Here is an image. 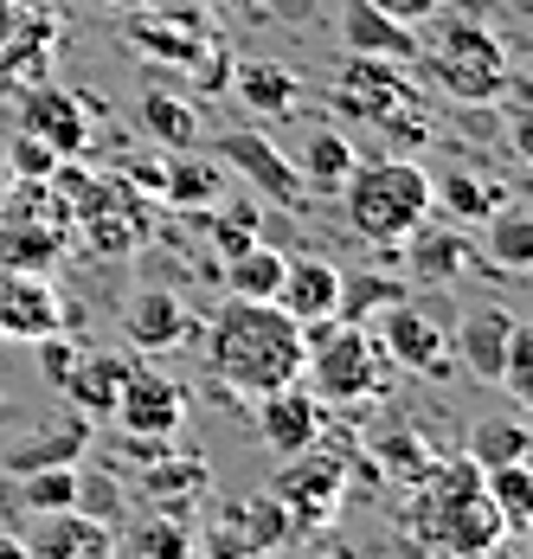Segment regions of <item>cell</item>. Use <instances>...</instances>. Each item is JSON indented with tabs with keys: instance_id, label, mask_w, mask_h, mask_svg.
Masks as SVG:
<instances>
[{
	"instance_id": "cell-1",
	"label": "cell",
	"mask_w": 533,
	"mask_h": 559,
	"mask_svg": "<svg viewBox=\"0 0 533 559\" xmlns=\"http://www.w3.org/2000/svg\"><path fill=\"white\" fill-rule=\"evenodd\" d=\"M206 367L225 386L264 399V392L303 380V322L283 302L232 296L213 316V329H206Z\"/></svg>"
},
{
	"instance_id": "cell-2",
	"label": "cell",
	"mask_w": 533,
	"mask_h": 559,
	"mask_svg": "<svg viewBox=\"0 0 533 559\" xmlns=\"http://www.w3.org/2000/svg\"><path fill=\"white\" fill-rule=\"evenodd\" d=\"M405 496H412V502H405V534H412L418 547H437V554H450V559H482L508 540L501 508L488 502L482 469L470 456L430 463Z\"/></svg>"
},
{
	"instance_id": "cell-3",
	"label": "cell",
	"mask_w": 533,
	"mask_h": 559,
	"mask_svg": "<svg viewBox=\"0 0 533 559\" xmlns=\"http://www.w3.org/2000/svg\"><path fill=\"white\" fill-rule=\"evenodd\" d=\"M341 213L367 245H405V231L430 219V174L405 155L354 162V174L341 180Z\"/></svg>"
},
{
	"instance_id": "cell-4",
	"label": "cell",
	"mask_w": 533,
	"mask_h": 559,
	"mask_svg": "<svg viewBox=\"0 0 533 559\" xmlns=\"http://www.w3.org/2000/svg\"><path fill=\"white\" fill-rule=\"evenodd\" d=\"M303 373L321 405H374L392 386V360L379 335H367L360 322H309L303 329Z\"/></svg>"
},
{
	"instance_id": "cell-5",
	"label": "cell",
	"mask_w": 533,
	"mask_h": 559,
	"mask_svg": "<svg viewBox=\"0 0 533 559\" xmlns=\"http://www.w3.org/2000/svg\"><path fill=\"white\" fill-rule=\"evenodd\" d=\"M418 64H425L430 84L443 97H457V104H495L508 91V46L476 20H450L430 46H418Z\"/></svg>"
},
{
	"instance_id": "cell-6",
	"label": "cell",
	"mask_w": 533,
	"mask_h": 559,
	"mask_svg": "<svg viewBox=\"0 0 533 559\" xmlns=\"http://www.w3.org/2000/svg\"><path fill=\"white\" fill-rule=\"evenodd\" d=\"M270 496L289 508L296 527H328V521L341 514V502H347V456H341V450H321V444L283 456Z\"/></svg>"
},
{
	"instance_id": "cell-7",
	"label": "cell",
	"mask_w": 533,
	"mask_h": 559,
	"mask_svg": "<svg viewBox=\"0 0 533 559\" xmlns=\"http://www.w3.org/2000/svg\"><path fill=\"white\" fill-rule=\"evenodd\" d=\"M341 97V110L360 116V122H386V129H399L405 116L418 110V91L399 78V64L392 58H367V52H347V64H341V84H334Z\"/></svg>"
},
{
	"instance_id": "cell-8",
	"label": "cell",
	"mask_w": 533,
	"mask_h": 559,
	"mask_svg": "<svg viewBox=\"0 0 533 559\" xmlns=\"http://www.w3.org/2000/svg\"><path fill=\"white\" fill-rule=\"evenodd\" d=\"M109 418L122 425V438H161V444H174V431L187 425V386L155 373V367H129Z\"/></svg>"
},
{
	"instance_id": "cell-9",
	"label": "cell",
	"mask_w": 533,
	"mask_h": 559,
	"mask_svg": "<svg viewBox=\"0 0 533 559\" xmlns=\"http://www.w3.org/2000/svg\"><path fill=\"white\" fill-rule=\"evenodd\" d=\"M379 347H386V360L405 367V373H443V367H450V335H443L437 309L412 302V296H392V302L379 309Z\"/></svg>"
},
{
	"instance_id": "cell-10",
	"label": "cell",
	"mask_w": 533,
	"mask_h": 559,
	"mask_svg": "<svg viewBox=\"0 0 533 559\" xmlns=\"http://www.w3.org/2000/svg\"><path fill=\"white\" fill-rule=\"evenodd\" d=\"M218 148H225V162L245 174L264 200H276V206H309V180L296 174V162H289L270 135H258V129H232V135H218Z\"/></svg>"
},
{
	"instance_id": "cell-11",
	"label": "cell",
	"mask_w": 533,
	"mask_h": 559,
	"mask_svg": "<svg viewBox=\"0 0 533 559\" xmlns=\"http://www.w3.org/2000/svg\"><path fill=\"white\" fill-rule=\"evenodd\" d=\"M20 129L26 135H39L52 155H84V142H91V116L84 104L71 97V91H58V84H26L20 91Z\"/></svg>"
},
{
	"instance_id": "cell-12",
	"label": "cell",
	"mask_w": 533,
	"mask_h": 559,
	"mask_svg": "<svg viewBox=\"0 0 533 559\" xmlns=\"http://www.w3.org/2000/svg\"><path fill=\"white\" fill-rule=\"evenodd\" d=\"M258 431H264V444L276 456H296V450L321 444V431H328V405H321L309 386H276L264 392V405H258Z\"/></svg>"
},
{
	"instance_id": "cell-13",
	"label": "cell",
	"mask_w": 533,
	"mask_h": 559,
	"mask_svg": "<svg viewBox=\"0 0 533 559\" xmlns=\"http://www.w3.org/2000/svg\"><path fill=\"white\" fill-rule=\"evenodd\" d=\"M20 547L39 559H104V554H116V527L97 521V514H84V508H46Z\"/></svg>"
},
{
	"instance_id": "cell-14",
	"label": "cell",
	"mask_w": 533,
	"mask_h": 559,
	"mask_svg": "<svg viewBox=\"0 0 533 559\" xmlns=\"http://www.w3.org/2000/svg\"><path fill=\"white\" fill-rule=\"evenodd\" d=\"M64 329V302L46 271H0V335L39 341Z\"/></svg>"
},
{
	"instance_id": "cell-15",
	"label": "cell",
	"mask_w": 533,
	"mask_h": 559,
	"mask_svg": "<svg viewBox=\"0 0 533 559\" xmlns=\"http://www.w3.org/2000/svg\"><path fill=\"white\" fill-rule=\"evenodd\" d=\"M341 39H347V52L392 58V64H418V46H425L412 20L379 13L374 0H347V7H341Z\"/></svg>"
},
{
	"instance_id": "cell-16",
	"label": "cell",
	"mask_w": 533,
	"mask_h": 559,
	"mask_svg": "<svg viewBox=\"0 0 533 559\" xmlns=\"http://www.w3.org/2000/svg\"><path fill=\"white\" fill-rule=\"evenodd\" d=\"M405 264H412L418 283L443 289V283H457L476 264V238L463 225H418V231H405Z\"/></svg>"
},
{
	"instance_id": "cell-17",
	"label": "cell",
	"mask_w": 533,
	"mask_h": 559,
	"mask_svg": "<svg viewBox=\"0 0 533 559\" xmlns=\"http://www.w3.org/2000/svg\"><path fill=\"white\" fill-rule=\"evenodd\" d=\"M276 302L309 329V322H334L341 309V271L328 258H289L283 264V283H276Z\"/></svg>"
},
{
	"instance_id": "cell-18",
	"label": "cell",
	"mask_w": 533,
	"mask_h": 559,
	"mask_svg": "<svg viewBox=\"0 0 533 559\" xmlns=\"http://www.w3.org/2000/svg\"><path fill=\"white\" fill-rule=\"evenodd\" d=\"M514 322H521V316H508V309L482 302V309H470V316L457 322L450 354H457L476 380H501V360H508V335H514Z\"/></svg>"
},
{
	"instance_id": "cell-19",
	"label": "cell",
	"mask_w": 533,
	"mask_h": 559,
	"mask_svg": "<svg viewBox=\"0 0 533 559\" xmlns=\"http://www.w3.org/2000/svg\"><path fill=\"white\" fill-rule=\"evenodd\" d=\"M122 335H129V347H142V354L174 347V341L187 335V309H180V296H174V289H135L129 309H122Z\"/></svg>"
},
{
	"instance_id": "cell-20",
	"label": "cell",
	"mask_w": 533,
	"mask_h": 559,
	"mask_svg": "<svg viewBox=\"0 0 533 559\" xmlns=\"http://www.w3.org/2000/svg\"><path fill=\"white\" fill-rule=\"evenodd\" d=\"M129 367H135L129 354H78L58 392H64L84 418H109V405H116V392L129 380Z\"/></svg>"
},
{
	"instance_id": "cell-21",
	"label": "cell",
	"mask_w": 533,
	"mask_h": 559,
	"mask_svg": "<svg viewBox=\"0 0 533 559\" xmlns=\"http://www.w3.org/2000/svg\"><path fill=\"white\" fill-rule=\"evenodd\" d=\"M91 450V418L78 412V418H58L46 431H33V438H20V444L7 450V469L13 476H26V469H52V463H78Z\"/></svg>"
},
{
	"instance_id": "cell-22",
	"label": "cell",
	"mask_w": 533,
	"mask_h": 559,
	"mask_svg": "<svg viewBox=\"0 0 533 559\" xmlns=\"http://www.w3.org/2000/svg\"><path fill=\"white\" fill-rule=\"evenodd\" d=\"M161 200L180 206V213H206V206L225 200V168H218V162H200V155H187V148H174V162L161 168Z\"/></svg>"
},
{
	"instance_id": "cell-23",
	"label": "cell",
	"mask_w": 533,
	"mask_h": 559,
	"mask_svg": "<svg viewBox=\"0 0 533 559\" xmlns=\"http://www.w3.org/2000/svg\"><path fill=\"white\" fill-rule=\"evenodd\" d=\"M482 225H488V231H482V251H488L501 271H533V213L521 200H501Z\"/></svg>"
},
{
	"instance_id": "cell-24",
	"label": "cell",
	"mask_w": 533,
	"mask_h": 559,
	"mask_svg": "<svg viewBox=\"0 0 533 559\" xmlns=\"http://www.w3.org/2000/svg\"><path fill=\"white\" fill-rule=\"evenodd\" d=\"M501 200H508V193H501L495 180L463 174V168H457V174H437V180H430V206H443L457 225H482L495 206H501Z\"/></svg>"
},
{
	"instance_id": "cell-25",
	"label": "cell",
	"mask_w": 533,
	"mask_h": 559,
	"mask_svg": "<svg viewBox=\"0 0 533 559\" xmlns=\"http://www.w3.org/2000/svg\"><path fill=\"white\" fill-rule=\"evenodd\" d=\"M206 489V463H193V456H149L142 463V496L149 508H174V514H187V502Z\"/></svg>"
},
{
	"instance_id": "cell-26",
	"label": "cell",
	"mask_w": 533,
	"mask_h": 559,
	"mask_svg": "<svg viewBox=\"0 0 533 559\" xmlns=\"http://www.w3.org/2000/svg\"><path fill=\"white\" fill-rule=\"evenodd\" d=\"M528 450H533L528 418H521V412H495V418H482L476 431H470L463 456H470L476 469H501V463H514V456H528Z\"/></svg>"
},
{
	"instance_id": "cell-27",
	"label": "cell",
	"mask_w": 533,
	"mask_h": 559,
	"mask_svg": "<svg viewBox=\"0 0 533 559\" xmlns=\"http://www.w3.org/2000/svg\"><path fill=\"white\" fill-rule=\"evenodd\" d=\"M482 489H488V502L501 508V527L521 540L533 527V469L528 456H514V463H501V469H482Z\"/></svg>"
},
{
	"instance_id": "cell-28",
	"label": "cell",
	"mask_w": 533,
	"mask_h": 559,
	"mask_svg": "<svg viewBox=\"0 0 533 559\" xmlns=\"http://www.w3.org/2000/svg\"><path fill=\"white\" fill-rule=\"evenodd\" d=\"M135 116H142V129L155 135L161 148H193L200 142V110L187 97H174V91H142Z\"/></svg>"
},
{
	"instance_id": "cell-29",
	"label": "cell",
	"mask_w": 533,
	"mask_h": 559,
	"mask_svg": "<svg viewBox=\"0 0 533 559\" xmlns=\"http://www.w3.org/2000/svg\"><path fill=\"white\" fill-rule=\"evenodd\" d=\"M283 264H289V258L258 238V245H245L238 258H225V289H232V296H251V302H276Z\"/></svg>"
},
{
	"instance_id": "cell-30",
	"label": "cell",
	"mask_w": 533,
	"mask_h": 559,
	"mask_svg": "<svg viewBox=\"0 0 533 559\" xmlns=\"http://www.w3.org/2000/svg\"><path fill=\"white\" fill-rule=\"evenodd\" d=\"M238 97H245L251 110H264V116H289L296 110V97H303V84H296L289 64L251 58V64H238Z\"/></svg>"
},
{
	"instance_id": "cell-31",
	"label": "cell",
	"mask_w": 533,
	"mask_h": 559,
	"mask_svg": "<svg viewBox=\"0 0 533 559\" xmlns=\"http://www.w3.org/2000/svg\"><path fill=\"white\" fill-rule=\"evenodd\" d=\"M116 547H122V554H149V559H187L193 547H200V534H193L174 508H155L142 527L116 534Z\"/></svg>"
},
{
	"instance_id": "cell-32",
	"label": "cell",
	"mask_w": 533,
	"mask_h": 559,
	"mask_svg": "<svg viewBox=\"0 0 533 559\" xmlns=\"http://www.w3.org/2000/svg\"><path fill=\"white\" fill-rule=\"evenodd\" d=\"M232 514H238V534H232L225 547H251V554H270V547L296 540V521H289V508L276 502V496H251V502H238Z\"/></svg>"
},
{
	"instance_id": "cell-33",
	"label": "cell",
	"mask_w": 533,
	"mask_h": 559,
	"mask_svg": "<svg viewBox=\"0 0 533 559\" xmlns=\"http://www.w3.org/2000/svg\"><path fill=\"white\" fill-rule=\"evenodd\" d=\"M296 174H303L309 187H334V193H341V180L354 174V142H347L341 129H316V135L303 142V155H296Z\"/></svg>"
},
{
	"instance_id": "cell-34",
	"label": "cell",
	"mask_w": 533,
	"mask_h": 559,
	"mask_svg": "<svg viewBox=\"0 0 533 559\" xmlns=\"http://www.w3.org/2000/svg\"><path fill=\"white\" fill-rule=\"evenodd\" d=\"M367 450L379 456V476H386L392 489H412V483L425 476L430 463H437V456H430V444L418 438V431H379Z\"/></svg>"
},
{
	"instance_id": "cell-35",
	"label": "cell",
	"mask_w": 533,
	"mask_h": 559,
	"mask_svg": "<svg viewBox=\"0 0 533 559\" xmlns=\"http://www.w3.org/2000/svg\"><path fill=\"white\" fill-rule=\"evenodd\" d=\"M20 508H33V514H46V508H78V463L26 469V476H20Z\"/></svg>"
},
{
	"instance_id": "cell-36",
	"label": "cell",
	"mask_w": 533,
	"mask_h": 559,
	"mask_svg": "<svg viewBox=\"0 0 533 559\" xmlns=\"http://www.w3.org/2000/svg\"><path fill=\"white\" fill-rule=\"evenodd\" d=\"M258 238H264V213H258V200H225V213L213 219L218 258H238V251L258 245Z\"/></svg>"
},
{
	"instance_id": "cell-37",
	"label": "cell",
	"mask_w": 533,
	"mask_h": 559,
	"mask_svg": "<svg viewBox=\"0 0 533 559\" xmlns=\"http://www.w3.org/2000/svg\"><path fill=\"white\" fill-rule=\"evenodd\" d=\"M392 296H405V283H392V277H341V322H367L374 309H386Z\"/></svg>"
},
{
	"instance_id": "cell-38",
	"label": "cell",
	"mask_w": 533,
	"mask_h": 559,
	"mask_svg": "<svg viewBox=\"0 0 533 559\" xmlns=\"http://www.w3.org/2000/svg\"><path fill=\"white\" fill-rule=\"evenodd\" d=\"M501 386H508V405H533V329L528 322H514V335H508Z\"/></svg>"
},
{
	"instance_id": "cell-39",
	"label": "cell",
	"mask_w": 533,
	"mask_h": 559,
	"mask_svg": "<svg viewBox=\"0 0 533 559\" xmlns=\"http://www.w3.org/2000/svg\"><path fill=\"white\" fill-rule=\"evenodd\" d=\"M7 162H13V174H20V180H46L64 155H52L39 135H26V129H20V135H13V148H7Z\"/></svg>"
},
{
	"instance_id": "cell-40",
	"label": "cell",
	"mask_w": 533,
	"mask_h": 559,
	"mask_svg": "<svg viewBox=\"0 0 533 559\" xmlns=\"http://www.w3.org/2000/svg\"><path fill=\"white\" fill-rule=\"evenodd\" d=\"M71 360H78V354H71V341H64V329H58V335H39V373H46L52 386H64Z\"/></svg>"
},
{
	"instance_id": "cell-41",
	"label": "cell",
	"mask_w": 533,
	"mask_h": 559,
	"mask_svg": "<svg viewBox=\"0 0 533 559\" xmlns=\"http://www.w3.org/2000/svg\"><path fill=\"white\" fill-rule=\"evenodd\" d=\"M374 7L379 13H392V20H412V26H418V20H430L443 0H374Z\"/></svg>"
},
{
	"instance_id": "cell-42",
	"label": "cell",
	"mask_w": 533,
	"mask_h": 559,
	"mask_svg": "<svg viewBox=\"0 0 533 559\" xmlns=\"http://www.w3.org/2000/svg\"><path fill=\"white\" fill-rule=\"evenodd\" d=\"M13 20H20V7H13V0H0V39L13 33Z\"/></svg>"
}]
</instances>
